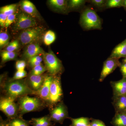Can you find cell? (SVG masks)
<instances>
[{
	"instance_id": "obj_1",
	"label": "cell",
	"mask_w": 126,
	"mask_h": 126,
	"mask_svg": "<svg viewBox=\"0 0 126 126\" xmlns=\"http://www.w3.org/2000/svg\"><path fill=\"white\" fill-rule=\"evenodd\" d=\"M4 89L7 96L15 99L28 94H35V91L30 88L24 81L20 80H13L7 83Z\"/></svg>"
},
{
	"instance_id": "obj_2",
	"label": "cell",
	"mask_w": 126,
	"mask_h": 126,
	"mask_svg": "<svg viewBox=\"0 0 126 126\" xmlns=\"http://www.w3.org/2000/svg\"><path fill=\"white\" fill-rule=\"evenodd\" d=\"M80 25L86 30H101L102 21L94 10L87 8L82 12L80 16Z\"/></svg>"
},
{
	"instance_id": "obj_3",
	"label": "cell",
	"mask_w": 126,
	"mask_h": 126,
	"mask_svg": "<svg viewBox=\"0 0 126 126\" xmlns=\"http://www.w3.org/2000/svg\"><path fill=\"white\" fill-rule=\"evenodd\" d=\"M21 115L38 110L43 105L42 102L38 98L25 96L20 97L19 100Z\"/></svg>"
},
{
	"instance_id": "obj_4",
	"label": "cell",
	"mask_w": 126,
	"mask_h": 126,
	"mask_svg": "<svg viewBox=\"0 0 126 126\" xmlns=\"http://www.w3.org/2000/svg\"><path fill=\"white\" fill-rule=\"evenodd\" d=\"M44 31L42 27L38 26L23 30L19 36V40L23 45L36 43L40 38Z\"/></svg>"
},
{
	"instance_id": "obj_5",
	"label": "cell",
	"mask_w": 126,
	"mask_h": 126,
	"mask_svg": "<svg viewBox=\"0 0 126 126\" xmlns=\"http://www.w3.org/2000/svg\"><path fill=\"white\" fill-rule=\"evenodd\" d=\"M43 56L45 67L50 74L53 76L61 72L63 69L62 63L53 52H45Z\"/></svg>"
},
{
	"instance_id": "obj_6",
	"label": "cell",
	"mask_w": 126,
	"mask_h": 126,
	"mask_svg": "<svg viewBox=\"0 0 126 126\" xmlns=\"http://www.w3.org/2000/svg\"><path fill=\"white\" fill-rule=\"evenodd\" d=\"M38 25L36 18H34L23 11L18 14L13 27L15 31L24 30L36 27Z\"/></svg>"
},
{
	"instance_id": "obj_7",
	"label": "cell",
	"mask_w": 126,
	"mask_h": 126,
	"mask_svg": "<svg viewBox=\"0 0 126 126\" xmlns=\"http://www.w3.org/2000/svg\"><path fill=\"white\" fill-rule=\"evenodd\" d=\"M15 99L9 97H1L0 100V109L11 119L17 117L18 107L15 103Z\"/></svg>"
},
{
	"instance_id": "obj_8",
	"label": "cell",
	"mask_w": 126,
	"mask_h": 126,
	"mask_svg": "<svg viewBox=\"0 0 126 126\" xmlns=\"http://www.w3.org/2000/svg\"><path fill=\"white\" fill-rule=\"evenodd\" d=\"M63 96L61 79L59 77L54 78L51 86L48 102L54 104L59 102Z\"/></svg>"
},
{
	"instance_id": "obj_9",
	"label": "cell",
	"mask_w": 126,
	"mask_h": 126,
	"mask_svg": "<svg viewBox=\"0 0 126 126\" xmlns=\"http://www.w3.org/2000/svg\"><path fill=\"white\" fill-rule=\"evenodd\" d=\"M121 63L119 59L109 57L104 62L99 79V82H103L106 77L112 73L118 67H119Z\"/></svg>"
},
{
	"instance_id": "obj_10",
	"label": "cell",
	"mask_w": 126,
	"mask_h": 126,
	"mask_svg": "<svg viewBox=\"0 0 126 126\" xmlns=\"http://www.w3.org/2000/svg\"><path fill=\"white\" fill-rule=\"evenodd\" d=\"M50 117L52 121L62 124L64 119L68 117L67 107L63 103L59 104L50 111Z\"/></svg>"
},
{
	"instance_id": "obj_11",
	"label": "cell",
	"mask_w": 126,
	"mask_h": 126,
	"mask_svg": "<svg viewBox=\"0 0 126 126\" xmlns=\"http://www.w3.org/2000/svg\"><path fill=\"white\" fill-rule=\"evenodd\" d=\"M54 77L53 76H46L45 78L44 81L39 89L35 92V94L41 99L45 101H48L50 86Z\"/></svg>"
},
{
	"instance_id": "obj_12",
	"label": "cell",
	"mask_w": 126,
	"mask_h": 126,
	"mask_svg": "<svg viewBox=\"0 0 126 126\" xmlns=\"http://www.w3.org/2000/svg\"><path fill=\"white\" fill-rule=\"evenodd\" d=\"M113 90V97L126 95V78H123L118 81H111Z\"/></svg>"
},
{
	"instance_id": "obj_13",
	"label": "cell",
	"mask_w": 126,
	"mask_h": 126,
	"mask_svg": "<svg viewBox=\"0 0 126 126\" xmlns=\"http://www.w3.org/2000/svg\"><path fill=\"white\" fill-rule=\"evenodd\" d=\"M45 52L39 44L32 43L27 45L24 52L23 56L25 58L29 59L34 56L44 54Z\"/></svg>"
},
{
	"instance_id": "obj_14",
	"label": "cell",
	"mask_w": 126,
	"mask_h": 126,
	"mask_svg": "<svg viewBox=\"0 0 126 126\" xmlns=\"http://www.w3.org/2000/svg\"><path fill=\"white\" fill-rule=\"evenodd\" d=\"M20 7L23 11L34 18H39L38 12L35 6L32 2L28 0H24L21 1Z\"/></svg>"
},
{
	"instance_id": "obj_15",
	"label": "cell",
	"mask_w": 126,
	"mask_h": 126,
	"mask_svg": "<svg viewBox=\"0 0 126 126\" xmlns=\"http://www.w3.org/2000/svg\"><path fill=\"white\" fill-rule=\"evenodd\" d=\"M112 99L115 113L126 111V95L112 97Z\"/></svg>"
},
{
	"instance_id": "obj_16",
	"label": "cell",
	"mask_w": 126,
	"mask_h": 126,
	"mask_svg": "<svg viewBox=\"0 0 126 126\" xmlns=\"http://www.w3.org/2000/svg\"><path fill=\"white\" fill-rule=\"evenodd\" d=\"M126 57V39L113 50L109 57L119 59Z\"/></svg>"
},
{
	"instance_id": "obj_17",
	"label": "cell",
	"mask_w": 126,
	"mask_h": 126,
	"mask_svg": "<svg viewBox=\"0 0 126 126\" xmlns=\"http://www.w3.org/2000/svg\"><path fill=\"white\" fill-rule=\"evenodd\" d=\"M45 78L42 75H35L31 74L29 77L30 85L32 90L36 92L43 85L44 81Z\"/></svg>"
},
{
	"instance_id": "obj_18",
	"label": "cell",
	"mask_w": 126,
	"mask_h": 126,
	"mask_svg": "<svg viewBox=\"0 0 126 126\" xmlns=\"http://www.w3.org/2000/svg\"><path fill=\"white\" fill-rule=\"evenodd\" d=\"M49 4L51 7L60 12L65 13L68 10V2L65 0H49Z\"/></svg>"
},
{
	"instance_id": "obj_19",
	"label": "cell",
	"mask_w": 126,
	"mask_h": 126,
	"mask_svg": "<svg viewBox=\"0 0 126 126\" xmlns=\"http://www.w3.org/2000/svg\"><path fill=\"white\" fill-rule=\"evenodd\" d=\"M111 123L113 126H126V111L115 113Z\"/></svg>"
},
{
	"instance_id": "obj_20",
	"label": "cell",
	"mask_w": 126,
	"mask_h": 126,
	"mask_svg": "<svg viewBox=\"0 0 126 126\" xmlns=\"http://www.w3.org/2000/svg\"><path fill=\"white\" fill-rule=\"evenodd\" d=\"M51 121L50 117L45 116L39 118H32L30 122L33 126H51Z\"/></svg>"
},
{
	"instance_id": "obj_21",
	"label": "cell",
	"mask_w": 126,
	"mask_h": 126,
	"mask_svg": "<svg viewBox=\"0 0 126 126\" xmlns=\"http://www.w3.org/2000/svg\"><path fill=\"white\" fill-rule=\"evenodd\" d=\"M71 120L72 124L70 126H88L91 123L90 119L87 117L71 118Z\"/></svg>"
},
{
	"instance_id": "obj_22",
	"label": "cell",
	"mask_w": 126,
	"mask_h": 126,
	"mask_svg": "<svg viewBox=\"0 0 126 126\" xmlns=\"http://www.w3.org/2000/svg\"><path fill=\"white\" fill-rule=\"evenodd\" d=\"M31 122L25 121L20 117L15 118L9 122V126H29Z\"/></svg>"
},
{
	"instance_id": "obj_23",
	"label": "cell",
	"mask_w": 126,
	"mask_h": 126,
	"mask_svg": "<svg viewBox=\"0 0 126 126\" xmlns=\"http://www.w3.org/2000/svg\"><path fill=\"white\" fill-rule=\"evenodd\" d=\"M56 39V35L53 32L49 30L45 34L44 42L46 45L48 46L52 44Z\"/></svg>"
},
{
	"instance_id": "obj_24",
	"label": "cell",
	"mask_w": 126,
	"mask_h": 126,
	"mask_svg": "<svg viewBox=\"0 0 126 126\" xmlns=\"http://www.w3.org/2000/svg\"><path fill=\"white\" fill-rule=\"evenodd\" d=\"M17 54L15 52H9L4 50L1 54L2 62L5 63L7 61L14 60L16 58Z\"/></svg>"
},
{
	"instance_id": "obj_25",
	"label": "cell",
	"mask_w": 126,
	"mask_h": 126,
	"mask_svg": "<svg viewBox=\"0 0 126 126\" xmlns=\"http://www.w3.org/2000/svg\"><path fill=\"white\" fill-rule=\"evenodd\" d=\"M16 9V5L13 4L1 7L0 11L8 16L15 13Z\"/></svg>"
},
{
	"instance_id": "obj_26",
	"label": "cell",
	"mask_w": 126,
	"mask_h": 126,
	"mask_svg": "<svg viewBox=\"0 0 126 126\" xmlns=\"http://www.w3.org/2000/svg\"><path fill=\"white\" fill-rule=\"evenodd\" d=\"M86 1L84 0H71L68 2V9H78L84 5Z\"/></svg>"
},
{
	"instance_id": "obj_27",
	"label": "cell",
	"mask_w": 126,
	"mask_h": 126,
	"mask_svg": "<svg viewBox=\"0 0 126 126\" xmlns=\"http://www.w3.org/2000/svg\"><path fill=\"white\" fill-rule=\"evenodd\" d=\"M123 0H107L106 7L107 8L123 7Z\"/></svg>"
},
{
	"instance_id": "obj_28",
	"label": "cell",
	"mask_w": 126,
	"mask_h": 126,
	"mask_svg": "<svg viewBox=\"0 0 126 126\" xmlns=\"http://www.w3.org/2000/svg\"><path fill=\"white\" fill-rule=\"evenodd\" d=\"M9 36L6 32H1L0 33V47L3 48L9 44Z\"/></svg>"
},
{
	"instance_id": "obj_29",
	"label": "cell",
	"mask_w": 126,
	"mask_h": 126,
	"mask_svg": "<svg viewBox=\"0 0 126 126\" xmlns=\"http://www.w3.org/2000/svg\"><path fill=\"white\" fill-rule=\"evenodd\" d=\"M43 60V59L40 55L34 56L28 60V62L30 65L33 68L35 66L42 64L41 62Z\"/></svg>"
},
{
	"instance_id": "obj_30",
	"label": "cell",
	"mask_w": 126,
	"mask_h": 126,
	"mask_svg": "<svg viewBox=\"0 0 126 126\" xmlns=\"http://www.w3.org/2000/svg\"><path fill=\"white\" fill-rule=\"evenodd\" d=\"M47 70L45 66L42 64L37 65L33 68L31 71V74L35 75H42L43 73Z\"/></svg>"
},
{
	"instance_id": "obj_31",
	"label": "cell",
	"mask_w": 126,
	"mask_h": 126,
	"mask_svg": "<svg viewBox=\"0 0 126 126\" xmlns=\"http://www.w3.org/2000/svg\"><path fill=\"white\" fill-rule=\"evenodd\" d=\"M19 46V41L17 40H14L9 43L5 49L6 51L9 52H15L18 49Z\"/></svg>"
},
{
	"instance_id": "obj_32",
	"label": "cell",
	"mask_w": 126,
	"mask_h": 126,
	"mask_svg": "<svg viewBox=\"0 0 126 126\" xmlns=\"http://www.w3.org/2000/svg\"><path fill=\"white\" fill-rule=\"evenodd\" d=\"M17 15L18 13L16 12L14 14L7 16V20L5 24V27L6 28H7L12 24L15 22Z\"/></svg>"
},
{
	"instance_id": "obj_33",
	"label": "cell",
	"mask_w": 126,
	"mask_h": 126,
	"mask_svg": "<svg viewBox=\"0 0 126 126\" xmlns=\"http://www.w3.org/2000/svg\"><path fill=\"white\" fill-rule=\"evenodd\" d=\"M27 73L24 70H17L13 77V80H20L26 77Z\"/></svg>"
},
{
	"instance_id": "obj_34",
	"label": "cell",
	"mask_w": 126,
	"mask_h": 126,
	"mask_svg": "<svg viewBox=\"0 0 126 126\" xmlns=\"http://www.w3.org/2000/svg\"><path fill=\"white\" fill-rule=\"evenodd\" d=\"M107 0H90L93 5L98 8H101L106 6Z\"/></svg>"
},
{
	"instance_id": "obj_35",
	"label": "cell",
	"mask_w": 126,
	"mask_h": 126,
	"mask_svg": "<svg viewBox=\"0 0 126 126\" xmlns=\"http://www.w3.org/2000/svg\"><path fill=\"white\" fill-rule=\"evenodd\" d=\"M26 66V63L23 60H18L16 63V68L17 70H24Z\"/></svg>"
},
{
	"instance_id": "obj_36",
	"label": "cell",
	"mask_w": 126,
	"mask_h": 126,
	"mask_svg": "<svg viewBox=\"0 0 126 126\" xmlns=\"http://www.w3.org/2000/svg\"><path fill=\"white\" fill-rule=\"evenodd\" d=\"M7 16L3 13H0V25L1 27H5V24L7 20Z\"/></svg>"
},
{
	"instance_id": "obj_37",
	"label": "cell",
	"mask_w": 126,
	"mask_h": 126,
	"mask_svg": "<svg viewBox=\"0 0 126 126\" xmlns=\"http://www.w3.org/2000/svg\"><path fill=\"white\" fill-rule=\"evenodd\" d=\"M119 67L123 78H126V63H121Z\"/></svg>"
},
{
	"instance_id": "obj_38",
	"label": "cell",
	"mask_w": 126,
	"mask_h": 126,
	"mask_svg": "<svg viewBox=\"0 0 126 126\" xmlns=\"http://www.w3.org/2000/svg\"><path fill=\"white\" fill-rule=\"evenodd\" d=\"M90 124L92 126H106L103 122L98 119H93Z\"/></svg>"
},
{
	"instance_id": "obj_39",
	"label": "cell",
	"mask_w": 126,
	"mask_h": 126,
	"mask_svg": "<svg viewBox=\"0 0 126 126\" xmlns=\"http://www.w3.org/2000/svg\"><path fill=\"white\" fill-rule=\"evenodd\" d=\"M0 126H9V122L1 120Z\"/></svg>"
},
{
	"instance_id": "obj_40",
	"label": "cell",
	"mask_w": 126,
	"mask_h": 126,
	"mask_svg": "<svg viewBox=\"0 0 126 126\" xmlns=\"http://www.w3.org/2000/svg\"><path fill=\"white\" fill-rule=\"evenodd\" d=\"M123 7L126 9V0H123Z\"/></svg>"
},
{
	"instance_id": "obj_41",
	"label": "cell",
	"mask_w": 126,
	"mask_h": 126,
	"mask_svg": "<svg viewBox=\"0 0 126 126\" xmlns=\"http://www.w3.org/2000/svg\"><path fill=\"white\" fill-rule=\"evenodd\" d=\"M122 63H126V57L122 60Z\"/></svg>"
},
{
	"instance_id": "obj_42",
	"label": "cell",
	"mask_w": 126,
	"mask_h": 126,
	"mask_svg": "<svg viewBox=\"0 0 126 126\" xmlns=\"http://www.w3.org/2000/svg\"><path fill=\"white\" fill-rule=\"evenodd\" d=\"M91 126V124H90V125H89V126Z\"/></svg>"
},
{
	"instance_id": "obj_43",
	"label": "cell",
	"mask_w": 126,
	"mask_h": 126,
	"mask_svg": "<svg viewBox=\"0 0 126 126\" xmlns=\"http://www.w3.org/2000/svg\"></svg>"
}]
</instances>
